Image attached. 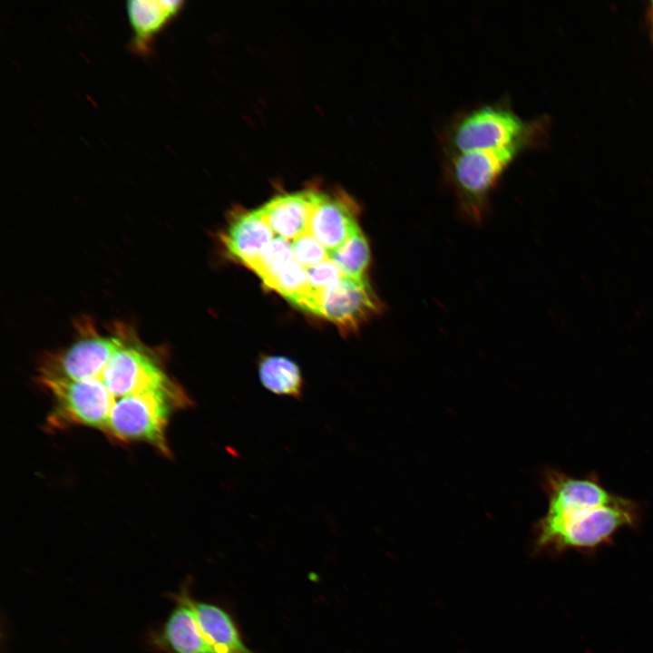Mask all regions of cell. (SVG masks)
<instances>
[{
  "label": "cell",
  "mask_w": 653,
  "mask_h": 653,
  "mask_svg": "<svg viewBox=\"0 0 653 653\" xmlns=\"http://www.w3.org/2000/svg\"><path fill=\"white\" fill-rule=\"evenodd\" d=\"M640 515L637 502L619 495L603 503L547 510L534 528V551H593L621 529L637 527Z\"/></svg>",
  "instance_id": "obj_1"
},
{
  "label": "cell",
  "mask_w": 653,
  "mask_h": 653,
  "mask_svg": "<svg viewBox=\"0 0 653 653\" xmlns=\"http://www.w3.org/2000/svg\"><path fill=\"white\" fill-rule=\"evenodd\" d=\"M193 405L179 385L122 397L115 401L103 433L122 443H148L168 454L166 429L171 414Z\"/></svg>",
  "instance_id": "obj_2"
},
{
  "label": "cell",
  "mask_w": 653,
  "mask_h": 653,
  "mask_svg": "<svg viewBox=\"0 0 653 653\" xmlns=\"http://www.w3.org/2000/svg\"><path fill=\"white\" fill-rule=\"evenodd\" d=\"M530 144L516 143L499 149L455 153L450 176L460 208L471 220L481 221L491 192L515 158Z\"/></svg>",
  "instance_id": "obj_3"
},
{
  "label": "cell",
  "mask_w": 653,
  "mask_h": 653,
  "mask_svg": "<svg viewBox=\"0 0 653 653\" xmlns=\"http://www.w3.org/2000/svg\"><path fill=\"white\" fill-rule=\"evenodd\" d=\"M534 123L523 121L512 109L484 105L463 116L451 133L454 152L499 149L531 143Z\"/></svg>",
  "instance_id": "obj_4"
},
{
  "label": "cell",
  "mask_w": 653,
  "mask_h": 653,
  "mask_svg": "<svg viewBox=\"0 0 653 653\" xmlns=\"http://www.w3.org/2000/svg\"><path fill=\"white\" fill-rule=\"evenodd\" d=\"M39 382L54 400L48 421L51 426L80 424L103 432L115 399L99 379L69 380L39 375Z\"/></svg>",
  "instance_id": "obj_5"
},
{
  "label": "cell",
  "mask_w": 653,
  "mask_h": 653,
  "mask_svg": "<svg viewBox=\"0 0 653 653\" xmlns=\"http://www.w3.org/2000/svg\"><path fill=\"white\" fill-rule=\"evenodd\" d=\"M97 379L106 386L115 401L176 385L151 356L127 343L113 353Z\"/></svg>",
  "instance_id": "obj_6"
},
{
  "label": "cell",
  "mask_w": 653,
  "mask_h": 653,
  "mask_svg": "<svg viewBox=\"0 0 653 653\" xmlns=\"http://www.w3.org/2000/svg\"><path fill=\"white\" fill-rule=\"evenodd\" d=\"M382 310L366 278L342 277L323 293L318 316L343 331H356Z\"/></svg>",
  "instance_id": "obj_7"
},
{
  "label": "cell",
  "mask_w": 653,
  "mask_h": 653,
  "mask_svg": "<svg viewBox=\"0 0 653 653\" xmlns=\"http://www.w3.org/2000/svg\"><path fill=\"white\" fill-rule=\"evenodd\" d=\"M125 343L117 336L93 334L65 351L49 356L40 369V375L69 380L97 379L113 353Z\"/></svg>",
  "instance_id": "obj_8"
},
{
  "label": "cell",
  "mask_w": 653,
  "mask_h": 653,
  "mask_svg": "<svg viewBox=\"0 0 653 653\" xmlns=\"http://www.w3.org/2000/svg\"><path fill=\"white\" fill-rule=\"evenodd\" d=\"M358 210L356 202L348 196L319 192L308 231L330 255L360 229Z\"/></svg>",
  "instance_id": "obj_9"
},
{
  "label": "cell",
  "mask_w": 653,
  "mask_h": 653,
  "mask_svg": "<svg viewBox=\"0 0 653 653\" xmlns=\"http://www.w3.org/2000/svg\"><path fill=\"white\" fill-rule=\"evenodd\" d=\"M318 193L307 190L279 195L258 210L274 234L293 241L308 231Z\"/></svg>",
  "instance_id": "obj_10"
},
{
  "label": "cell",
  "mask_w": 653,
  "mask_h": 653,
  "mask_svg": "<svg viewBox=\"0 0 653 653\" xmlns=\"http://www.w3.org/2000/svg\"><path fill=\"white\" fill-rule=\"evenodd\" d=\"M155 639L170 653H213L200 629L192 597L187 590L178 594L176 604Z\"/></svg>",
  "instance_id": "obj_11"
},
{
  "label": "cell",
  "mask_w": 653,
  "mask_h": 653,
  "mask_svg": "<svg viewBox=\"0 0 653 653\" xmlns=\"http://www.w3.org/2000/svg\"><path fill=\"white\" fill-rule=\"evenodd\" d=\"M182 5L179 0H129L126 12L133 31L131 51L142 56L151 54L153 38L178 15Z\"/></svg>",
  "instance_id": "obj_12"
},
{
  "label": "cell",
  "mask_w": 653,
  "mask_h": 653,
  "mask_svg": "<svg viewBox=\"0 0 653 653\" xmlns=\"http://www.w3.org/2000/svg\"><path fill=\"white\" fill-rule=\"evenodd\" d=\"M203 637L213 653H254L245 643L231 614L219 604L192 598Z\"/></svg>",
  "instance_id": "obj_13"
},
{
  "label": "cell",
  "mask_w": 653,
  "mask_h": 653,
  "mask_svg": "<svg viewBox=\"0 0 653 653\" xmlns=\"http://www.w3.org/2000/svg\"><path fill=\"white\" fill-rule=\"evenodd\" d=\"M258 209L237 216L223 238L229 254L249 267L275 238Z\"/></svg>",
  "instance_id": "obj_14"
},
{
  "label": "cell",
  "mask_w": 653,
  "mask_h": 653,
  "mask_svg": "<svg viewBox=\"0 0 653 653\" xmlns=\"http://www.w3.org/2000/svg\"><path fill=\"white\" fill-rule=\"evenodd\" d=\"M258 377L268 391L280 396L300 399L304 380L296 362L283 356H266L258 362Z\"/></svg>",
  "instance_id": "obj_15"
},
{
  "label": "cell",
  "mask_w": 653,
  "mask_h": 653,
  "mask_svg": "<svg viewBox=\"0 0 653 653\" xmlns=\"http://www.w3.org/2000/svg\"><path fill=\"white\" fill-rule=\"evenodd\" d=\"M329 258L344 277L366 278L365 271L370 263L371 252L367 239L361 229L331 252Z\"/></svg>",
  "instance_id": "obj_16"
},
{
  "label": "cell",
  "mask_w": 653,
  "mask_h": 653,
  "mask_svg": "<svg viewBox=\"0 0 653 653\" xmlns=\"http://www.w3.org/2000/svg\"><path fill=\"white\" fill-rule=\"evenodd\" d=\"M294 260L292 242L276 236L248 268L266 285Z\"/></svg>",
  "instance_id": "obj_17"
},
{
  "label": "cell",
  "mask_w": 653,
  "mask_h": 653,
  "mask_svg": "<svg viewBox=\"0 0 653 653\" xmlns=\"http://www.w3.org/2000/svg\"><path fill=\"white\" fill-rule=\"evenodd\" d=\"M266 286L290 301L307 288V269L294 259Z\"/></svg>",
  "instance_id": "obj_18"
},
{
  "label": "cell",
  "mask_w": 653,
  "mask_h": 653,
  "mask_svg": "<svg viewBox=\"0 0 653 653\" xmlns=\"http://www.w3.org/2000/svg\"><path fill=\"white\" fill-rule=\"evenodd\" d=\"M294 259L307 269L329 258V252L309 232L292 241Z\"/></svg>",
  "instance_id": "obj_19"
},
{
  "label": "cell",
  "mask_w": 653,
  "mask_h": 653,
  "mask_svg": "<svg viewBox=\"0 0 653 653\" xmlns=\"http://www.w3.org/2000/svg\"><path fill=\"white\" fill-rule=\"evenodd\" d=\"M342 277L341 271L329 258L307 269V286L313 292L323 296L325 290Z\"/></svg>",
  "instance_id": "obj_20"
},
{
  "label": "cell",
  "mask_w": 653,
  "mask_h": 653,
  "mask_svg": "<svg viewBox=\"0 0 653 653\" xmlns=\"http://www.w3.org/2000/svg\"><path fill=\"white\" fill-rule=\"evenodd\" d=\"M649 22H650L651 36L653 38V2L651 3V6L649 9Z\"/></svg>",
  "instance_id": "obj_21"
}]
</instances>
